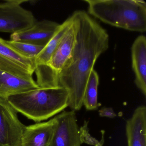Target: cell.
<instances>
[{"label":"cell","instance_id":"6da1fadb","mask_svg":"<svg viewBox=\"0 0 146 146\" xmlns=\"http://www.w3.org/2000/svg\"><path fill=\"white\" fill-rule=\"evenodd\" d=\"M76 32L73 53L58 74L60 86L69 94L72 111L80 110L90 75L96 60L109 47V35L86 12L76 11L71 16Z\"/></svg>","mask_w":146,"mask_h":146},{"label":"cell","instance_id":"7a4b0ae2","mask_svg":"<svg viewBox=\"0 0 146 146\" xmlns=\"http://www.w3.org/2000/svg\"><path fill=\"white\" fill-rule=\"evenodd\" d=\"M88 13L105 23L136 32L146 31V3L142 0H84Z\"/></svg>","mask_w":146,"mask_h":146},{"label":"cell","instance_id":"3957f363","mask_svg":"<svg viewBox=\"0 0 146 146\" xmlns=\"http://www.w3.org/2000/svg\"><path fill=\"white\" fill-rule=\"evenodd\" d=\"M18 112L29 119L40 122L58 114L69 105L68 92L61 86L40 88L6 99Z\"/></svg>","mask_w":146,"mask_h":146},{"label":"cell","instance_id":"277c9868","mask_svg":"<svg viewBox=\"0 0 146 146\" xmlns=\"http://www.w3.org/2000/svg\"><path fill=\"white\" fill-rule=\"evenodd\" d=\"M28 1L7 0L0 3V32L18 33L29 29L36 23L32 13L21 6Z\"/></svg>","mask_w":146,"mask_h":146},{"label":"cell","instance_id":"5b68a950","mask_svg":"<svg viewBox=\"0 0 146 146\" xmlns=\"http://www.w3.org/2000/svg\"><path fill=\"white\" fill-rule=\"evenodd\" d=\"M35 69V59L22 55L0 38V71L31 80Z\"/></svg>","mask_w":146,"mask_h":146},{"label":"cell","instance_id":"8992f818","mask_svg":"<svg viewBox=\"0 0 146 146\" xmlns=\"http://www.w3.org/2000/svg\"><path fill=\"white\" fill-rule=\"evenodd\" d=\"M26 126L6 99L0 98V146H21Z\"/></svg>","mask_w":146,"mask_h":146},{"label":"cell","instance_id":"52a82bcc","mask_svg":"<svg viewBox=\"0 0 146 146\" xmlns=\"http://www.w3.org/2000/svg\"><path fill=\"white\" fill-rule=\"evenodd\" d=\"M54 117L56 124L48 146H81L75 111H64Z\"/></svg>","mask_w":146,"mask_h":146},{"label":"cell","instance_id":"ba28073f","mask_svg":"<svg viewBox=\"0 0 146 146\" xmlns=\"http://www.w3.org/2000/svg\"><path fill=\"white\" fill-rule=\"evenodd\" d=\"M60 25L48 20L36 22L26 30L11 34L10 40L45 47L58 31Z\"/></svg>","mask_w":146,"mask_h":146},{"label":"cell","instance_id":"9c48e42d","mask_svg":"<svg viewBox=\"0 0 146 146\" xmlns=\"http://www.w3.org/2000/svg\"><path fill=\"white\" fill-rule=\"evenodd\" d=\"M132 70L136 85L146 96V38L140 35L135 39L131 48Z\"/></svg>","mask_w":146,"mask_h":146},{"label":"cell","instance_id":"30bf717a","mask_svg":"<svg viewBox=\"0 0 146 146\" xmlns=\"http://www.w3.org/2000/svg\"><path fill=\"white\" fill-rule=\"evenodd\" d=\"M56 124L55 117L47 122L26 126L21 146H48Z\"/></svg>","mask_w":146,"mask_h":146},{"label":"cell","instance_id":"8fae6325","mask_svg":"<svg viewBox=\"0 0 146 146\" xmlns=\"http://www.w3.org/2000/svg\"><path fill=\"white\" fill-rule=\"evenodd\" d=\"M128 146H146V107L136 108L125 125Z\"/></svg>","mask_w":146,"mask_h":146},{"label":"cell","instance_id":"7c38bea8","mask_svg":"<svg viewBox=\"0 0 146 146\" xmlns=\"http://www.w3.org/2000/svg\"><path fill=\"white\" fill-rule=\"evenodd\" d=\"M75 42L76 32L72 23L61 38L52 55L48 65L49 67L58 75V76L60 72L71 57Z\"/></svg>","mask_w":146,"mask_h":146},{"label":"cell","instance_id":"4fadbf2b","mask_svg":"<svg viewBox=\"0 0 146 146\" xmlns=\"http://www.w3.org/2000/svg\"><path fill=\"white\" fill-rule=\"evenodd\" d=\"M34 79H24L0 71V98L40 88Z\"/></svg>","mask_w":146,"mask_h":146},{"label":"cell","instance_id":"5bb4252c","mask_svg":"<svg viewBox=\"0 0 146 146\" xmlns=\"http://www.w3.org/2000/svg\"><path fill=\"white\" fill-rule=\"evenodd\" d=\"M99 84V75L94 69L90 75L84 96L83 105L86 110H96L101 106L98 102Z\"/></svg>","mask_w":146,"mask_h":146},{"label":"cell","instance_id":"9a60e30c","mask_svg":"<svg viewBox=\"0 0 146 146\" xmlns=\"http://www.w3.org/2000/svg\"><path fill=\"white\" fill-rule=\"evenodd\" d=\"M7 42L22 55L34 59L40 54L44 48L42 46H36L23 42L7 40Z\"/></svg>","mask_w":146,"mask_h":146},{"label":"cell","instance_id":"2e32d148","mask_svg":"<svg viewBox=\"0 0 146 146\" xmlns=\"http://www.w3.org/2000/svg\"><path fill=\"white\" fill-rule=\"evenodd\" d=\"M88 121L84 120L82 126L79 129L80 141L81 144L84 143L95 146L99 143V141L90 134L89 129L88 127Z\"/></svg>","mask_w":146,"mask_h":146},{"label":"cell","instance_id":"e0dca14e","mask_svg":"<svg viewBox=\"0 0 146 146\" xmlns=\"http://www.w3.org/2000/svg\"><path fill=\"white\" fill-rule=\"evenodd\" d=\"M100 117H107L110 118H113L117 116L113 109L111 107H103L99 111Z\"/></svg>","mask_w":146,"mask_h":146},{"label":"cell","instance_id":"ac0fdd59","mask_svg":"<svg viewBox=\"0 0 146 146\" xmlns=\"http://www.w3.org/2000/svg\"><path fill=\"white\" fill-rule=\"evenodd\" d=\"M100 132L101 134V138L100 141H99V143L95 146H103L105 142V131L102 130Z\"/></svg>","mask_w":146,"mask_h":146}]
</instances>
